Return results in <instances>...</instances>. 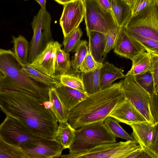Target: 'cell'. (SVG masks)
I'll use <instances>...</instances> for the list:
<instances>
[{
    "mask_svg": "<svg viewBox=\"0 0 158 158\" xmlns=\"http://www.w3.org/2000/svg\"><path fill=\"white\" fill-rule=\"evenodd\" d=\"M42 103L26 94L0 93L1 110L6 116L18 120L39 136L55 139L58 122L54 114Z\"/></svg>",
    "mask_w": 158,
    "mask_h": 158,
    "instance_id": "6da1fadb",
    "label": "cell"
},
{
    "mask_svg": "<svg viewBox=\"0 0 158 158\" xmlns=\"http://www.w3.org/2000/svg\"><path fill=\"white\" fill-rule=\"evenodd\" d=\"M125 97L120 81L88 96L70 112L68 122L76 129L92 123L104 122L115 106Z\"/></svg>",
    "mask_w": 158,
    "mask_h": 158,
    "instance_id": "7a4b0ae2",
    "label": "cell"
},
{
    "mask_svg": "<svg viewBox=\"0 0 158 158\" xmlns=\"http://www.w3.org/2000/svg\"><path fill=\"white\" fill-rule=\"evenodd\" d=\"M21 63L13 51L0 50V93L28 95L42 102L49 100V87L40 85L21 71Z\"/></svg>",
    "mask_w": 158,
    "mask_h": 158,
    "instance_id": "3957f363",
    "label": "cell"
},
{
    "mask_svg": "<svg viewBox=\"0 0 158 158\" xmlns=\"http://www.w3.org/2000/svg\"><path fill=\"white\" fill-rule=\"evenodd\" d=\"M116 138L104 122L85 125L75 130L69 154H78L102 143L116 142Z\"/></svg>",
    "mask_w": 158,
    "mask_h": 158,
    "instance_id": "277c9868",
    "label": "cell"
},
{
    "mask_svg": "<svg viewBox=\"0 0 158 158\" xmlns=\"http://www.w3.org/2000/svg\"><path fill=\"white\" fill-rule=\"evenodd\" d=\"M124 29L158 41V1L152 0L144 9L131 16Z\"/></svg>",
    "mask_w": 158,
    "mask_h": 158,
    "instance_id": "5b68a950",
    "label": "cell"
},
{
    "mask_svg": "<svg viewBox=\"0 0 158 158\" xmlns=\"http://www.w3.org/2000/svg\"><path fill=\"white\" fill-rule=\"evenodd\" d=\"M143 149L135 140L106 143L85 152L61 155V158H127L130 154Z\"/></svg>",
    "mask_w": 158,
    "mask_h": 158,
    "instance_id": "8992f818",
    "label": "cell"
},
{
    "mask_svg": "<svg viewBox=\"0 0 158 158\" xmlns=\"http://www.w3.org/2000/svg\"><path fill=\"white\" fill-rule=\"evenodd\" d=\"M84 19L87 34L92 31L106 34L118 26L111 10L103 7L98 0H83Z\"/></svg>",
    "mask_w": 158,
    "mask_h": 158,
    "instance_id": "52a82bcc",
    "label": "cell"
},
{
    "mask_svg": "<svg viewBox=\"0 0 158 158\" xmlns=\"http://www.w3.org/2000/svg\"><path fill=\"white\" fill-rule=\"evenodd\" d=\"M120 82L121 90L124 97L138 109L147 121L154 125V121L150 110L149 94L137 83L134 75L125 77Z\"/></svg>",
    "mask_w": 158,
    "mask_h": 158,
    "instance_id": "ba28073f",
    "label": "cell"
},
{
    "mask_svg": "<svg viewBox=\"0 0 158 158\" xmlns=\"http://www.w3.org/2000/svg\"><path fill=\"white\" fill-rule=\"evenodd\" d=\"M39 136L18 120L6 116L0 125V140L19 148Z\"/></svg>",
    "mask_w": 158,
    "mask_h": 158,
    "instance_id": "9c48e42d",
    "label": "cell"
},
{
    "mask_svg": "<svg viewBox=\"0 0 158 158\" xmlns=\"http://www.w3.org/2000/svg\"><path fill=\"white\" fill-rule=\"evenodd\" d=\"M21 148L26 158H59L65 149L55 139L42 137L28 141Z\"/></svg>",
    "mask_w": 158,
    "mask_h": 158,
    "instance_id": "30bf717a",
    "label": "cell"
},
{
    "mask_svg": "<svg viewBox=\"0 0 158 158\" xmlns=\"http://www.w3.org/2000/svg\"><path fill=\"white\" fill-rule=\"evenodd\" d=\"M85 13L83 0H74L63 5L59 22L64 37L78 27Z\"/></svg>",
    "mask_w": 158,
    "mask_h": 158,
    "instance_id": "8fae6325",
    "label": "cell"
},
{
    "mask_svg": "<svg viewBox=\"0 0 158 158\" xmlns=\"http://www.w3.org/2000/svg\"><path fill=\"white\" fill-rule=\"evenodd\" d=\"M58 42L54 41L48 43L44 48L30 64L34 68L53 77L55 74L56 52Z\"/></svg>",
    "mask_w": 158,
    "mask_h": 158,
    "instance_id": "7c38bea8",
    "label": "cell"
},
{
    "mask_svg": "<svg viewBox=\"0 0 158 158\" xmlns=\"http://www.w3.org/2000/svg\"><path fill=\"white\" fill-rule=\"evenodd\" d=\"M108 117L129 125L147 121L138 109L125 98L115 106Z\"/></svg>",
    "mask_w": 158,
    "mask_h": 158,
    "instance_id": "4fadbf2b",
    "label": "cell"
},
{
    "mask_svg": "<svg viewBox=\"0 0 158 158\" xmlns=\"http://www.w3.org/2000/svg\"><path fill=\"white\" fill-rule=\"evenodd\" d=\"M113 49L117 55L131 60L140 53L146 51L140 43L125 33L123 27L118 35Z\"/></svg>",
    "mask_w": 158,
    "mask_h": 158,
    "instance_id": "5bb4252c",
    "label": "cell"
},
{
    "mask_svg": "<svg viewBox=\"0 0 158 158\" xmlns=\"http://www.w3.org/2000/svg\"><path fill=\"white\" fill-rule=\"evenodd\" d=\"M46 10L40 8L31 23L33 35L29 43L28 61L30 64L43 50V25Z\"/></svg>",
    "mask_w": 158,
    "mask_h": 158,
    "instance_id": "9a60e30c",
    "label": "cell"
},
{
    "mask_svg": "<svg viewBox=\"0 0 158 158\" xmlns=\"http://www.w3.org/2000/svg\"><path fill=\"white\" fill-rule=\"evenodd\" d=\"M132 130L131 136L141 146L143 150L148 153L152 157L153 156L149 152L154 130V125L147 121L129 125Z\"/></svg>",
    "mask_w": 158,
    "mask_h": 158,
    "instance_id": "2e32d148",
    "label": "cell"
},
{
    "mask_svg": "<svg viewBox=\"0 0 158 158\" xmlns=\"http://www.w3.org/2000/svg\"><path fill=\"white\" fill-rule=\"evenodd\" d=\"M55 87L60 99L70 111L89 95L86 93L64 85L59 83Z\"/></svg>",
    "mask_w": 158,
    "mask_h": 158,
    "instance_id": "e0dca14e",
    "label": "cell"
},
{
    "mask_svg": "<svg viewBox=\"0 0 158 158\" xmlns=\"http://www.w3.org/2000/svg\"><path fill=\"white\" fill-rule=\"evenodd\" d=\"M123 71L113 64L106 62L100 69L99 80L102 90L110 86L116 80L125 77Z\"/></svg>",
    "mask_w": 158,
    "mask_h": 158,
    "instance_id": "ac0fdd59",
    "label": "cell"
},
{
    "mask_svg": "<svg viewBox=\"0 0 158 158\" xmlns=\"http://www.w3.org/2000/svg\"><path fill=\"white\" fill-rule=\"evenodd\" d=\"M87 34L89 38V48L92 56L96 61L102 63L106 44V34L92 31Z\"/></svg>",
    "mask_w": 158,
    "mask_h": 158,
    "instance_id": "d6986e66",
    "label": "cell"
},
{
    "mask_svg": "<svg viewBox=\"0 0 158 158\" xmlns=\"http://www.w3.org/2000/svg\"><path fill=\"white\" fill-rule=\"evenodd\" d=\"M132 61L131 68L125 75V77L143 74L151 70V54L149 52L145 51L140 53Z\"/></svg>",
    "mask_w": 158,
    "mask_h": 158,
    "instance_id": "ffe728a7",
    "label": "cell"
},
{
    "mask_svg": "<svg viewBox=\"0 0 158 158\" xmlns=\"http://www.w3.org/2000/svg\"><path fill=\"white\" fill-rule=\"evenodd\" d=\"M49 100L53 105L50 110L55 115L58 122L68 121L70 111L65 107L60 99L55 87H49Z\"/></svg>",
    "mask_w": 158,
    "mask_h": 158,
    "instance_id": "44dd1931",
    "label": "cell"
},
{
    "mask_svg": "<svg viewBox=\"0 0 158 158\" xmlns=\"http://www.w3.org/2000/svg\"><path fill=\"white\" fill-rule=\"evenodd\" d=\"M111 11L118 26L121 28L132 16L131 7L121 0H111Z\"/></svg>",
    "mask_w": 158,
    "mask_h": 158,
    "instance_id": "7402d4cb",
    "label": "cell"
},
{
    "mask_svg": "<svg viewBox=\"0 0 158 158\" xmlns=\"http://www.w3.org/2000/svg\"><path fill=\"white\" fill-rule=\"evenodd\" d=\"M21 64L22 72L36 81L49 87H55L58 84L59 82L54 77L48 76L35 69L31 66L30 63Z\"/></svg>",
    "mask_w": 158,
    "mask_h": 158,
    "instance_id": "603a6c76",
    "label": "cell"
},
{
    "mask_svg": "<svg viewBox=\"0 0 158 158\" xmlns=\"http://www.w3.org/2000/svg\"><path fill=\"white\" fill-rule=\"evenodd\" d=\"M59 123L55 139L60 143L65 149H69L74 140L76 129L70 125L68 121Z\"/></svg>",
    "mask_w": 158,
    "mask_h": 158,
    "instance_id": "cb8c5ba5",
    "label": "cell"
},
{
    "mask_svg": "<svg viewBox=\"0 0 158 158\" xmlns=\"http://www.w3.org/2000/svg\"><path fill=\"white\" fill-rule=\"evenodd\" d=\"M100 69L88 73H82L81 78L86 93L91 94L102 90L100 82Z\"/></svg>",
    "mask_w": 158,
    "mask_h": 158,
    "instance_id": "d4e9b609",
    "label": "cell"
},
{
    "mask_svg": "<svg viewBox=\"0 0 158 158\" xmlns=\"http://www.w3.org/2000/svg\"><path fill=\"white\" fill-rule=\"evenodd\" d=\"M14 46L13 52L22 64L29 63L28 61L29 43L23 36L19 35L18 37L12 36Z\"/></svg>",
    "mask_w": 158,
    "mask_h": 158,
    "instance_id": "484cf974",
    "label": "cell"
},
{
    "mask_svg": "<svg viewBox=\"0 0 158 158\" xmlns=\"http://www.w3.org/2000/svg\"><path fill=\"white\" fill-rule=\"evenodd\" d=\"M53 77L61 85L86 93L81 78L78 76L67 72L64 74H55Z\"/></svg>",
    "mask_w": 158,
    "mask_h": 158,
    "instance_id": "4316f807",
    "label": "cell"
},
{
    "mask_svg": "<svg viewBox=\"0 0 158 158\" xmlns=\"http://www.w3.org/2000/svg\"><path fill=\"white\" fill-rule=\"evenodd\" d=\"M61 45L58 43L56 52V71L59 74L69 72L71 66L69 54L66 53L61 49Z\"/></svg>",
    "mask_w": 158,
    "mask_h": 158,
    "instance_id": "83f0119b",
    "label": "cell"
},
{
    "mask_svg": "<svg viewBox=\"0 0 158 158\" xmlns=\"http://www.w3.org/2000/svg\"><path fill=\"white\" fill-rule=\"evenodd\" d=\"M123 30L125 33L129 36L134 39L142 45L146 51L151 54L158 55V41L147 38L135 33Z\"/></svg>",
    "mask_w": 158,
    "mask_h": 158,
    "instance_id": "f1b7e54d",
    "label": "cell"
},
{
    "mask_svg": "<svg viewBox=\"0 0 158 158\" xmlns=\"http://www.w3.org/2000/svg\"><path fill=\"white\" fill-rule=\"evenodd\" d=\"M104 123L108 129L116 137L126 140H134L132 136L126 132L120 126L118 121L110 117H108Z\"/></svg>",
    "mask_w": 158,
    "mask_h": 158,
    "instance_id": "f546056e",
    "label": "cell"
},
{
    "mask_svg": "<svg viewBox=\"0 0 158 158\" xmlns=\"http://www.w3.org/2000/svg\"><path fill=\"white\" fill-rule=\"evenodd\" d=\"M0 158H26L21 148L0 140Z\"/></svg>",
    "mask_w": 158,
    "mask_h": 158,
    "instance_id": "4dcf8cb0",
    "label": "cell"
},
{
    "mask_svg": "<svg viewBox=\"0 0 158 158\" xmlns=\"http://www.w3.org/2000/svg\"><path fill=\"white\" fill-rule=\"evenodd\" d=\"M82 32L78 27L71 32L67 37H64L62 43L63 50L67 53L75 50L79 44Z\"/></svg>",
    "mask_w": 158,
    "mask_h": 158,
    "instance_id": "1f68e13d",
    "label": "cell"
},
{
    "mask_svg": "<svg viewBox=\"0 0 158 158\" xmlns=\"http://www.w3.org/2000/svg\"><path fill=\"white\" fill-rule=\"evenodd\" d=\"M88 50L87 42L86 40L81 41L75 49V53L71 62L72 67L76 72L79 69L81 64L88 53Z\"/></svg>",
    "mask_w": 158,
    "mask_h": 158,
    "instance_id": "d6a6232c",
    "label": "cell"
},
{
    "mask_svg": "<svg viewBox=\"0 0 158 158\" xmlns=\"http://www.w3.org/2000/svg\"><path fill=\"white\" fill-rule=\"evenodd\" d=\"M135 80L150 95L154 93V82L151 71L134 76Z\"/></svg>",
    "mask_w": 158,
    "mask_h": 158,
    "instance_id": "836d02e7",
    "label": "cell"
},
{
    "mask_svg": "<svg viewBox=\"0 0 158 158\" xmlns=\"http://www.w3.org/2000/svg\"><path fill=\"white\" fill-rule=\"evenodd\" d=\"M102 63L96 61L92 56L89 48L88 53L81 64L79 69L82 73H86L100 69Z\"/></svg>",
    "mask_w": 158,
    "mask_h": 158,
    "instance_id": "e575fe53",
    "label": "cell"
},
{
    "mask_svg": "<svg viewBox=\"0 0 158 158\" xmlns=\"http://www.w3.org/2000/svg\"><path fill=\"white\" fill-rule=\"evenodd\" d=\"M122 28L118 27L111 30L106 34V44L103 57H105L108 53L113 49L117 37Z\"/></svg>",
    "mask_w": 158,
    "mask_h": 158,
    "instance_id": "d590c367",
    "label": "cell"
},
{
    "mask_svg": "<svg viewBox=\"0 0 158 158\" xmlns=\"http://www.w3.org/2000/svg\"><path fill=\"white\" fill-rule=\"evenodd\" d=\"M149 107L155 124L158 122V89L156 93L151 95Z\"/></svg>",
    "mask_w": 158,
    "mask_h": 158,
    "instance_id": "8d00e7d4",
    "label": "cell"
},
{
    "mask_svg": "<svg viewBox=\"0 0 158 158\" xmlns=\"http://www.w3.org/2000/svg\"><path fill=\"white\" fill-rule=\"evenodd\" d=\"M149 151L154 158H158V122L154 125L152 138Z\"/></svg>",
    "mask_w": 158,
    "mask_h": 158,
    "instance_id": "74e56055",
    "label": "cell"
},
{
    "mask_svg": "<svg viewBox=\"0 0 158 158\" xmlns=\"http://www.w3.org/2000/svg\"><path fill=\"white\" fill-rule=\"evenodd\" d=\"M151 54L152 65L151 72L154 80V93H155L158 89V55Z\"/></svg>",
    "mask_w": 158,
    "mask_h": 158,
    "instance_id": "f35d334b",
    "label": "cell"
},
{
    "mask_svg": "<svg viewBox=\"0 0 158 158\" xmlns=\"http://www.w3.org/2000/svg\"><path fill=\"white\" fill-rule=\"evenodd\" d=\"M152 0H133L131 7L132 15L144 9L150 4Z\"/></svg>",
    "mask_w": 158,
    "mask_h": 158,
    "instance_id": "ab89813d",
    "label": "cell"
},
{
    "mask_svg": "<svg viewBox=\"0 0 158 158\" xmlns=\"http://www.w3.org/2000/svg\"><path fill=\"white\" fill-rule=\"evenodd\" d=\"M100 4L105 8L111 10V0H98Z\"/></svg>",
    "mask_w": 158,
    "mask_h": 158,
    "instance_id": "60d3db41",
    "label": "cell"
},
{
    "mask_svg": "<svg viewBox=\"0 0 158 158\" xmlns=\"http://www.w3.org/2000/svg\"><path fill=\"white\" fill-rule=\"evenodd\" d=\"M45 108L47 109L50 110L53 106L52 102L49 100L42 103Z\"/></svg>",
    "mask_w": 158,
    "mask_h": 158,
    "instance_id": "b9f144b4",
    "label": "cell"
},
{
    "mask_svg": "<svg viewBox=\"0 0 158 158\" xmlns=\"http://www.w3.org/2000/svg\"><path fill=\"white\" fill-rule=\"evenodd\" d=\"M40 5L41 8L43 10L46 9V0H35Z\"/></svg>",
    "mask_w": 158,
    "mask_h": 158,
    "instance_id": "7bdbcfd3",
    "label": "cell"
},
{
    "mask_svg": "<svg viewBox=\"0 0 158 158\" xmlns=\"http://www.w3.org/2000/svg\"><path fill=\"white\" fill-rule=\"evenodd\" d=\"M58 3L64 5V4L74 0H54Z\"/></svg>",
    "mask_w": 158,
    "mask_h": 158,
    "instance_id": "ee69618b",
    "label": "cell"
},
{
    "mask_svg": "<svg viewBox=\"0 0 158 158\" xmlns=\"http://www.w3.org/2000/svg\"><path fill=\"white\" fill-rule=\"evenodd\" d=\"M122 1L124 2H125L129 6H130L131 7L133 0H121Z\"/></svg>",
    "mask_w": 158,
    "mask_h": 158,
    "instance_id": "f6af8a7d",
    "label": "cell"
},
{
    "mask_svg": "<svg viewBox=\"0 0 158 158\" xmlns=\"http://www.w3.org/2000/svg\"><path fill=\"white\" fill-rule=\"evenodd\" d=\"M24 0L26 1V0Z\"/></svg>",
    "mask_w": 158,
    "mask_h": 158,
    "instance_id": "bcb514c9",
    "label": "cell"
},
{
    "mask_svg": "<svg viewBox=\"0 0 158 158\" xmlns=\"http://www.w3.org/2000/svg\"></svg>",
    "mask_w": 158,
    "mask_h": 158,
    "instance_id": "7dc6e473",
    "label": "cell"
}]
</instances>
